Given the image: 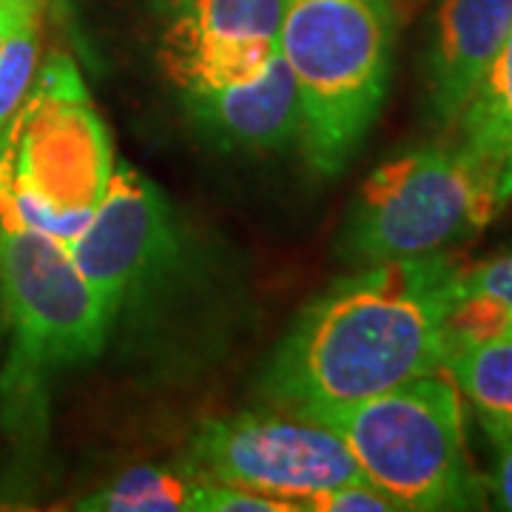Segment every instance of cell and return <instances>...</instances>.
Returning <instances> with one entry per match:
<instances>
[{
	"label": "cell",
	"instance_id": "1",
	"mask_svg": "<svg viewBox=\"0 0 512 512\" xmlns=\"http://www.w3.org/2000/svg\"><path fill=\"white\" fill-rule=\"evenodd\" d=\"M461 265L453 254L362 265L311 302L265 367L262 393L285 413L322 421L447 359V313Z\"/></svg>",
	"mask_w": 512,
	"mask_h": 512
},
{
	"label": "cell",
	"instance_id": "2",
	"mask_svg": "<svg viewBox=\"0 0 512 512\" xmlns=\"http://www.w3.org/2000/svg\"><path fill=\"white\" fill-rule=\"evenodd\" d=\"M0 305L9 328L0 424L29 444L46 419L49 382L97 359L114 322L69 248L23 225L6 202H0Z\"/></svg>",
	"mask_w": 512,
	"mask_h": 512
},
{
	"label": "cell",
	"instance_id": "3",
	"mask_svg": "<svg viewBox=\"0 0 512 512\" xmlns=\"http://www.w3.org/2000/svg\"><path fill=\"white\" fill-rule=\"evenodd\" d=\"M396 15V0H282L279 55L302 97L299 146L319 174H339L382 111Z\"/></svg>",
	"mask_w": 512,
	"mask_h": 512
},
{
	"label": "cell",
	"instance_id": "4",
	"mask_svg": "<svg viewBox=\"0 0 512 512\" xmlns=\"http://www.w3.org/2000/svg\"><path fill=\"white\" fill-rule=\"evenodd\" d=\"M114 148L72 57L52 55L0 128V202L66 248L103 200Z\"/></svg>",
	"mask_w": 512,
	"mask_h": 512
},
{
	"label": "cell",
	"instance_id": "5",
	"mask_svg": "<svg viewBox=\"0 0 512 512\" xmlns=\"http://www.w3.org/2000/svg\"><path fill=\"white\" fill-rule=\"evenodd\" d=\"M504 174L461 140L384 160L350 202L339 256L350 265L450 254L507 208Z\"/></svg>",
	"mask_w": 512,
	"mask_h": 512
},
{
	"label": "cell",
	"instance_id": "6",
	"mask_svg": "<svg viewBox=\"0 0 512 512\" xmlns=\"http://www.w3.org/2000/svg\"><path fill=\"white\" fill-rule=\"evenodd\" d=\"M362 476L402 512L476 510L484 484L470 464L464 404L444 373H427L322 419Z\"/></svg>",
	"mask_w": 512,
	"mask_h": 512
},
{
	"label": "cell",
	"instance_id": "7",
	"mask_svg": "<svg viewBox=\"0 0 512 512\" xmlns=\"http://www.w3.org/2000/svg\"><path fill=\"white\" fill-rule=\"evenodd\" d=\"M197 476L268 495L305 512L313 495L359 481L348 444L328 424L293 413H237L194 433L185 461Z\"/></svg>",
	"mask_w": 512,
	"mask_h": 512
},
{
	"label": "cell",
	"instance_id": "8",
	"mask_svg": "<svg viewBox=\"0 0 512 512\" xmlns=\"http://www.w3.org/2000/svg\"><path fill=\"white\" fill-rule=\"evenodd\" d=\"M157 57L177 92L251 80L279 52L282 0H151Z\"/></svg>",
	"mask_w": 512,
	"mask_h": 512
},
{
	"label": "cell",
	"instance_id": "9",
	"mask_svg": "<svg viewBox=\"0 0 512 512\" xmlns=\"http://www.w3.org/2000/svg\"><path fill=\"white\" fill-rule=\"evenodd\" d=\"M69 254L114 322L177 254V225L165 194L134 165L117 160L103 200Z\"/></svg>",
	"mask_w": 512,
	"mask_h": 512
},
{
	"label": "cell",
	"instance_id": "10",
	"mask_svg": "<svg viewBox=\"0 0 512 512\" xmlns=\"http://www.w3.org/2000/svg\"><path fill=\"white\" fill-rule=\"evenodd\" d=\"M512 29V0H441L424 55L427 114L453 128Z\"/></svg>",
	"mask_w": 512,
	"mask_h": 512
},
{
	"label": "cell",
	"instance_id": "11",
	"mask_svg": "<svg viewBox=\"0 0 512 512\" xmlns=\"http://www.w3.org/2000/svg\"><path fill=\"white\" fill-rule=\"evenodd\" d=\"M183 103L188 120L220 148L274 151L302 137V97L279 52L251 80L183 92Z\"/></svg>",
	"mask_w": 512,
	"mask_h": 512
},
{
	"label": "cell",
	"instance_id": "12",
	"mask_svg": "<svg viewBox=\"0 0 512 512\" xmlns=\"http://www.w3.org/2000/svg\"><path fill=\"white\" fill-rule=\"evenodd\" d=\"M441 373L476 410L493 444L512 441V333L450 350Z\"/></svg>",
	"mask_w": 512,
	"mask_h": 512
},
{
	"label": "cell",
	"instance_id": "13",
	"mask_svg": "<svg viewBox=\"0 0 512 512\" xmlns=\"http://www.w3.org/2000/svg\"><path fill=\"white\" fill-rule=\"evenodd\" d=\"M453 128L464 146L504 174L512 191V29Z\"/></svg>",
	"mask_w": 512,
	"mask_h": 512
},
{
	"label": "cell",
	"instance_id": "14",
	"mask_svg": "<svg viewBox=\"0 0 512 512\" xmlns=\"http://www.w3.org/2000/svg\"><path fill=\"white\" fill-rule=\"evenodd\" d=\"M202 476L185 467H131L106 487L83 495L74 510L83 512H194Z\"/></svg>",
	"mask_w": 512,
	"mask_h": 512
},
{
	"label": "cell",
	"instance_id": "15",
	"mask_svg": "<svg viewBox=\"0 0 512 512\" xmlns=\"http://www.w3.org/2000/svg\"><path fill=\"white\" fill-rule=\"evenodd\" d=\"M43 18H46V6L32 9L0 49V128L15 117V111L20 109V103L26 100L35 83L37 66H40Z\"/></svg>",
	"mask_w": 512,
	"mask_h": 512
},
{
	"label": "cell",
	"instance_id": "16",
	"mask_svg": "<svg viewBox=\"0 0 512 512\" xmlns=\"http://www.w3.org/2000/svg\"><path fill=\"white\" fill-rule=\"evenodd\" d=\"M305 512H402L399 504L384 495L376 484H370L367 478L339 484L333 490L313 495L305 504Z\"/></svg>",
	"mask_w": 512,
	"mask_h": 512
},
{
	"label": "cell",
	"instance_id": "17",
	"mask_svg": "<svg viewBox=\"0 0 512 512\" xmlns=\"http://www.w3.org/2000/svg\"><path fill=\"white\" fill-rule=\"evenodd\" d=\"M458 293H481L501 302L512 316V251L490 256L476 265H461Z\"/></svg>",
	"mask_w": 512,
	"mask_h": 512
},
{
	"label": "cell",
	"instance_id": "18",
	"mask_svg": "<svg viewBox=\"0 0 512 512\" xmlns=\"http://www.w3.org/2000/svg\"><path fill=\"white\" fill-rule=\"evenodd\" d=\"M194 512H293L291 504L202 478Z\"/></svg>",
	"mask_w": 512,
	"mask_h": 512
},
{
	"label": "cell",
	"instance_id": "19",
	"mask_svg": "<svg viewBox=\"0 0 512 512\" xmlns=\"http://www.w3.org/2000/svg\"><path fill=\"white\" fill-rule=\"evenodd\" d=\"M498 458H495L493 470V495L501 510L512 512V441H501L495 444Z\"/></svg>",
	"mask_w": 512,
	"mask_h": 512
},
{
	"label": "cell",
	"instance_id": "20",
	"mask_svg": "<svg viewBox=\"0 0 512 512\" xmlns=\"http://www.w3.org/2000/svg\"><path fill=\"white\" fill-rule=\"evenodd\" d=\"M40 6H49V0H0V49L9 40V35L18 29L20 20Z\"/></svg>",
	"mask_w": 512,
	"mask_h": 512
},
{
	"label": "cell",
	"instance_id": "21",
	"mask_svg": "<svg viewBox=\"0 0 512 512\" xmlns=\"http://www.w3.org/2000/svg\"><path fill=\"white\" fill-rule=\"evenodd\" d=\"M396 3H416V0H396Z\"/></svg>",
	"mask_w": 512,
	"mask_h": 512
}]
</instances>
